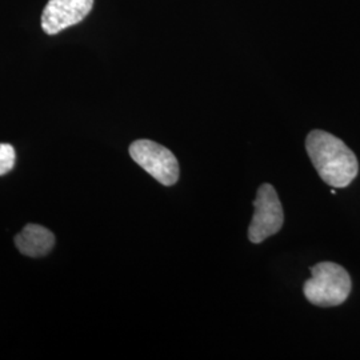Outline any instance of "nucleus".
<instances>
[{"mask_svg":"<svg viewBox=\"0 0 360 360\" xmlns=\"http://www.w3.org/2000/svg\"><path fill=\"white\" fill-rule=\"evenodd\" d=\"M95 0H49L41 13V28L47 35H56L68 27L79 25L94 7Z\"/></svg>","mask_w":360,"mask_h":360,"instance_id":"5","label":"nucleus"},{"mask_svg":"<svg viewBox=\"0 0 360 360\" xmlns=\"http://www.w3.org/2000/svg\"><path fill=\"white\" fill-rule=\"evenodd\" d=\"M312 278L303 285L304 296L318 307H335L347 300L352 282L347 270L333 262H322L311 269Z\"/></svg>","mask_w":360,"mask_h":360,"instance_id":"2","label":"nucleus"},{"mask_svg":"<svg viewBox=\"0 0 360 360\" xmlns=\"http://www.w3.org/2000/svg\"><path fill=\"white\" fill-rule=\"evenodd\" d=\"M255 212L248 229L250 242L259 245L267 238L278 233L283 227V207L278 193L270 183H264L257 188L254 200Z\"/></svg>","mask_w":360,"mask_h":360,"instance_id":"4","label":"nucleus"},{"mask_svg":"<svg viewBox=\"0 0 360 360\" xmlns=\"http://www.w3.org/2000/svg\"><path fill=\"white\" fill-rule=\"evenodd\" d=\"M129 155L135 163L163 186H174L179 180L176 156L159 143L139 139L129 146Z\"/></svg>","mask_w":360,"mask_h":360,"instance_id":"3","label":"nucleus"},{"mask_svg":"<svg viewBox=\"0 0 360 360\" xmlns=\"http://www.w3.org/2000/svg\"><path fill=\"white\" fill-rule=\"evenodd\" d=\"M306 150L319 176L331 187L345 188L358 176L356 156L333 134L322 129L311 131L306 139Z\"/></svg>","mask_w":360,"mask_h":360,"instance_id":"1","label":"nucleus"},{"mask_svg":"<svg viewBox=\"0 0 360 360\" xmlns=\"http://www.w3.org/2000/svg\"><path fill=\"white\" fill-rule=\"evenodd\" d=\"M15 245L26 257H46L53 248L55 235L43 226L27 224L23 231L15 236Z\"/></svg>","mask_w":360,"mask_h":360,"instance_id":"6","label":"nucleus"},{"mask_svg":"<svg viewBox=\"0 0 360 360\" xmlns=\"http://www.w3.org/2000/svg\"><path fill=\"white\" fill-rule=\"evenodd\" d=\"M15 148L8 143H0V176L8 174L15 166Z\"/></svg>","mask_w":360,"mask_h":360,"instance_id":"7","label":"nucleus"}]
</instances>
